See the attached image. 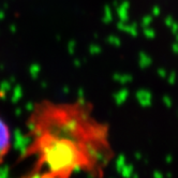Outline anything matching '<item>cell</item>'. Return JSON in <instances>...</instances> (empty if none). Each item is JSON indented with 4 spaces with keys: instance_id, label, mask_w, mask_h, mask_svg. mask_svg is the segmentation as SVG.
I'll use <instances>...</instances> for the list:
<instances>
[{
    "instance_id": "6da1fadb",
    "label": "cell",
    "mask_w": 178,
    "mask_h": 178,
    "mask_svg": "<svg viewBox=\"0 0 178 178\" xmlns=\"http://www.w3.org/2000/svg\"><path fill=\"white\" fill-rule=\"evenodd\" d=\"M41 178H69L75 170L92 171L105 162L110 146L107 130L77 104L39 105L30 118Z\"/></svg>"
},
{
    "instance_id": "7a4b0ae2",
    "label": "cell",
    "mask_w": 178,
    "mask_h": 178,
    "mask_svg": "<svg viewBox=\"0 0 178 178\" xmlns=\"http://www.w3.org/2000/svg\"><path fill=\"white\" fill-rule=\"evenodd\" d=\"M11 149V131L7 122L0 116V164L5 161Z\"/></svg>"
}]
</instances>
